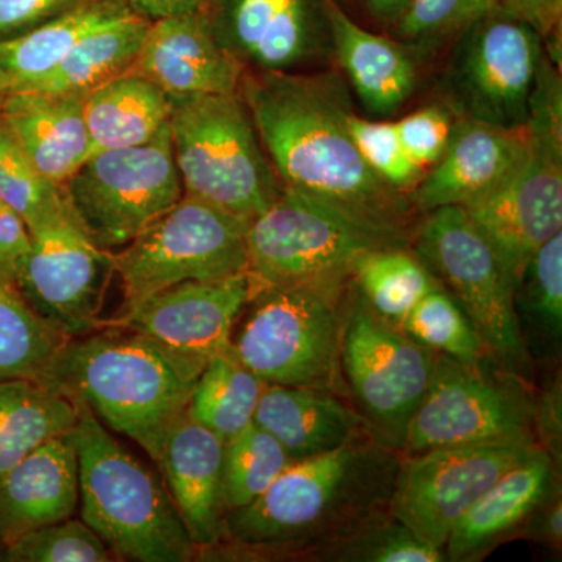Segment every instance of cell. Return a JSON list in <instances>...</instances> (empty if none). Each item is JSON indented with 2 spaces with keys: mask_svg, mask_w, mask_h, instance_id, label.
<instances>
[{
  "mask_svg": "<svg viewBox=\"0 0 562 562\" xmlns=\"http://www.w3.org/2000/svg\"><path fill=\"white\" fill-rule=\"evenodd\" d=\"M438 353L373 312L349 284L341 372L351 406L376 442L402 453L414 413L430 386Z\"/></svg>",
  "mask_w": 562,
  "mask_h": 562,
  "instance_id": "obj_10",
  "label": "cell"
},
{
  "mask_svg": "<svg viewBox=\"0 0 562 562\" xmlns=\"http://www.w3.org/2000/svg\"><path fill=\"white\" fill-rule=\"evenodd\" d=\"M333 44V60L368 113L390 117L412 98L417 70L414 54L391 36L358 24L339 0H325Z\"/></svg>",
  "mask_w": 562,
  "mask_h": 562,
  "instance_id": "obj_25",
  "label": "cell"
},
{
  "mask_svg": "<svg viewBox=\"0 0 562 562\" xmlns=\"http://www.w3.org/2000/svg\"><path fill=\"white\" fill-rule=\"evenodd\" d=\"M414 254L461 306L492 360L530 382L532 361L513 305V280L462 206L428 211Z\"/></svg>",
  "mask_w": 562,
  "mask_h": 562,
  "instance_id": "obj_9",
  "label": "cell"
},
{
  "mask_svg": "<svg viewBox=\"0 0 562 562\" xmlns=\"http://www.w3.org/2000/svg\"><path fill=\"white\" fill-rule=\"evenodd\" d=\"M250 297L247 272L214 281H188L151 295L105 325L131 328L177 353L209 361L231 347Z\"/></svg>",
  "mask_w": 562,
  "mask_h": 562,
  "instance_id": "obj_18",
  "label": "cell"
},
{
  "mask_svg": "<svg viewBox=\"0 0 562 562\" xmlns=\"http://www.w3.org/2000/svg\"><path fill=\"white\" fill-rule=\"evenodd\" d=\"M0 281H2V280H0Z\"/></svg>",
  "mask_w": 562,
  "mask_h": 562,
  "instance_id": "obj_52",
  "label": "cell"
},
{
  "mask_svg": "<svg viewBox=\"0 0 562 562\" xmlns=\"http://www.w3.org/2000/svg\"><path fill=\"white\" fill-rule=\"evenodd\" d=\"M398 327L422 346L464 364L490 357L471 321L441 283L403 317Z\"/></svg>",
  "mask_w": 562,
  "mask_h": 562,
  "instance_id": "obj_37",
  "label": "cell"
},
{
  "mask_svg": "<svg viewBox=\"0 0 562 562\" xmlns=\"http://www.w3.org/2000/svg\"><path fill=\"white\" fill-rule=\"evenodd\" d=\"M254 422L283 446L292 461L331 452L371 432L342 395L314 387L266 384Z\"/></svg>",
  "mask_w": 562,
  "mask_h": 562,
  "instance_id": "obj_26",
  "label": "cell"
},
{
  "mask_svg": "<svg viewBox=\"0 0 562 562\" xmlns=\"http://www.w3.org/2000/svg\"><path fill=\"white\" fill-rule=\"evenodd\" d=\"M169 128L184 195L250 222L281 188L239 91L169 95Z\"/></svg>",
  "mask_w": 562,
  "mask_h": 562,
  "instance_id": "obj_6",
  "label": "cell"
},
{
  "mask_svg": "<svg viewBox=\"0 0 562 562\" xmlns=\"http://www.w3.org/2000/svg\"><path fill=\"white\" fill-rule=\"evenodd\" d=\"M520 538L546 543L554 549L562 543V502L561 490L550 495L535 509L519 532Z\"/></svg>",
  "mask_w": 562,
  "mask_h": 562,
  "instance_id": "obj_47",
  "label": "cell"
},
{
  "mask_svg": "<svg viewBox=\"0 0 562 562\" xmlns=\"http://www.w3.org/2000/svg\"><path fill=\"white\" fill-rule=\"evenodd\" d=\"M513 305L531 361H557L562 349V232L539 247L513 288Z\"/></svg>",
  "mask_w": 562,
  "mask_h": 562,
  "instance_id": "obj_31",
  "label": "cell"
},
{
  "mask_svg": "<svg viewBox=\"0 0 562 562\" xmlns=\"http://www.w3.org/2000/svg\"><path fill=\"white\" fill-rule=\"evenodd\" d=\"M543 55L542 36L528 22L490 11L452 44L443 103L460 117L520 127Z\"/></svg>",
  "mask_w": 562,
  "mask_h": 562,
  "instance_id": "obj_14",
  "label": "cell"
},
{
  "mask_svg": "<svg viewBox=\"0 0 562 562\" xmlns=\"http://www.w3.org/2000/svg\"><path fill=\"white\" fill-rule=\"evenodd\" d=\"M528 143L512 172L462 206L514 283L539 247L562 232V80L543 55L530 99Z\"/></svg>",
  "mask_w": 562,
  "mask_h": 562,
  "instance_id": "obj_5",
  "label": "cell"
},
{
  "mask_svg": "<svg viewBox=\"0 0 562 562\" xmlns=\"http://www.w3.org/2000/svg\"><path fill=\"white\" fill-rule=\"evenodd\" d=\"M224 442L184 412L166 432L155 458L198 552L216 549L225 538Z\"/></svg>",
  "mask_w": 562,
  "mask_h": 562,
  "instance_id": "obj_20",
  "label": "cell"
},
{
  "mask_svg": "<svg viewBox=\"0 0 562 562\" xmlns=\"http://www.w3.org/2000/svg\"><path fill=\"white\" fill-rule=\"evenodd\" d=\"M402 457L368 436L294 461L257 501L227 513L222 543L301 560L351 525L390 509Z\"/></svg>",
  "mask_w": 562,
  "mask_h": 562,
  "instance_id": "obj_2",
  "label": "cell"
},
{
  "mask_svg": "<svg viewBox=\"0 0 562 562\" xmlns=\"http://www.w3.org/2000/svg\"><path fill=\"white\" fill-rule=\"evenodd\" d=\"M358 2H360L362 11L376 25L387 31L401 18L412 0H358Z\"/></svg>",
  "mask_w": 562,
  "mask_h": 562,
  "instance_id": "obj_49",
  "label": "cell"
},
{
  "mask_svg": "<svg viewBox=\"0 0 562 562\" xmlns=\"http://www.w3.org/2000/svg\"><path fill=\"white\" fill-rule=\"evenodd\" d=\"M2 95H5V91H3L2 79H0V98H2Z\"/></svg>",
  "mask_w": 562,
  "mask_h": 562,
  "instance_id": "obj_50",
  "label": "cell"
},
{
  "mask_svg": "<svg viewBox=\"0 0 562 562\" xmlns=\"http://www.w3.org/2000/svg\"><path fill=\"white\" fill-rule=\"evenodd\" d=\"M292 462L283 446L255 422L227 439L222 457V494L227 513L257 501Z\"/></svg>",
  "mask_w": 562,
  "mask_h": 562,
  "instance_id": "obj_36",
  "label": "cell"
},
{
  "mask_svg": "<svg viewBox=\"0 0 562 562\" xmlns=\"http://www.w3.org/2000/svg\"><path fill=\"white\" fill-rule=\"evenodd\" d=\"M349 131L362 160L375 176L394 190L409 195L425 171L406 154L395 122L366 120L353 113L349 120Z\"/></svg>",
  "mask_w": 562,
  "mask_h": 562,
  "instance_id": "obj_41",
  "label": "cell"
},
{
  "mask_svg": "<svg viewBox=\"0 0 562 562\" xmlns=\"http://www.w3.org/2000/svg\"><path fill=\"white\" fill-rule=\"evenodd\" d=\"M169 113L168 92L132 69L83 98L85 124L92 151L147 143L169 124Z\"/></svg>",
  "mask_w": 562,
  "mask_h": 562,
  "instance_id": "obj_27",
  "label": "cell"
},
{
  "mask_svg": "<svg viewBox=\"0 0 562 562\" xmlns=\"http://www.w3.org/2000/svg\"><path fill=\"white\" fill-rule=\"evenodd\" d=\"M0 203L16 211L29 231L60 213L66 205L61 188L44 179L0 125Z\"/></svg>",
  "mask_w": 562,
  "mask_h": 562,
  "instance_id": "obj_39",
  "label": "cell"
},
{
  "mask_svg": "<svg viewBox=\"0 0 562 562\" xmlns=\"http://www.w3.org/2000/svg\"><path fill=\"white\" fill-rule=\"evenodd\" d=\"M132 70L169 95L236 92L246 72L214 40L203 11L150 22Z\"/></svg>",
  "mask_w": 562,
  "mask_h": 562,
  "instance_id": "obj_21",
  "label": "cell"
},
{
  "mask_svg": "<svg viewBox=\"0 0 562 562\" xmlns=\"http://www.w3.org/2000/svg\"><path fill=\"white\" fill-rule=\"evenodd\" d=\"M247 225L183 195L124 249L114 251V271L124 292L121 313L177 284L247 272Z\"/></svg>",
  "mask_w": 562,
  "mask_h": 562,
  "instance_id": "obj_11",
  "label": "cell"
},
{
  "mask_svg": "<svg viewBox=\"0 0 562 562\" xmlns=\"http://www.w3.org/2000/svg\"><path fill=\"white\" fill-rule=\"evenodd\" d=\"M530 382L491 357L464 364L438 353L430 386L414 413L402 454L532 432Z\"/></svg>",
  "mask_w": 562,
  "mask_h": 562,
  "instance_id": "obj_13",
  "label": "cell"
},
{
  "mask_svg": "<svg viewBox=\"0 0 562 562\" xmlns=\"http://www.w3.org/2000/svg\"><path fill=\"white\" fill-rule=\"evenodd\" d=\"M350 281L373 312L395 325L439 284L408 246L366 251L355 262Z\"/></svg>",
  "mask_w": 562,
  "mask_h": 562,
  "instance_id": "obj_33",
  "label": "cell"
},
{
  "mask_svg": "<svg viewBox=\"0 0 562 562\" xmlns=\"http://www.w3.org/2000/svg\"><path fill=\"white\" fill-rule=\"evenodd\" d=\"M347 291L305 284L250 288L243 324L232 335L233 353L266 384L346 395L341 336Z\"/></svg>",
  "mask_w": 562,
  "mask_h": 562,
  "instance_id": "obj_7",
  "label": "cell"
},
{
  "mask_svg": "<svg viewBox=\"0 0 562 562\" xmlns=\"http://www.w3.org/2000/svg\"><path fill=\"white\" fill-rule=\"evenodd\" d=\"M31 247L27 224L16 211L0 203V280L3 283L16 288L18 276Z\"/></svg>",
  "mask_w": 562,
  "mask_h": 562,
  "instance_id": "obj_46",
  "label": "cell"
},
{
  "mask_svg": "<svg viewBox=\"0 0 562 562\" xmlns=\"http://www.w3.org/2000/svg\"><path fill=\"white\" fill-rule=\"evenodd\" d=\"M79 506V464L68 435L41 443L0 479V542L69 519Z\"/></svg>",
  "mask_w": 562,
  "mask_h": 562,
  "instance_id": "obj_24",
  "label": "cell"
},
{
  "mask_svg": "<svg viewBox=\"0 0 562 562\" xmlns=\"http://www.w3.org/2000/svg\"><path fill=\"white\" fill-rule=\"evenodd\" d=\"M70 338L0 281V380H41Z\"/></svg>",
  "mask_w": 562,
  "mask_h": 562,
  "instance_id": "obj_35",
  "label": "cell"
},
{
  "mask_svg": "<svg viewBox=\"0 0 562 562\" xmlns=\"http://www.w3.org/2000/svg\"><path fill=\"white\" fill-rule=\"evenodd\" d=\"M527 143L525 124L501 127L458 116L449 147L409 192V201L419 214L469 205L512 172Z\"/></svg>",
  "mask_w": 562,
  "mask_h": 562,
  "instance_id": "obj_19",
  "label": "cell"
},
{
  "mask_svg": "<svg viewBox=\"0 0 562 562\" xmlns=\"http://www.w3.org/2000/svg\"><path fill=\"white\" fill-rule=\"evenodd\" d=\"M85 95L18 91L3 95L0 125L44 177L61 188L91 155Z\"/></svg>",
  "mask_w": 562,
  "mask_h": 562,
  "instance_id": "obj_23",
  "label": "cell"
},
{
  "mask_svg": "<svg viewBox=\"0 0 562 562\" xmlns=\"http://www.w3.org/2000/svg\"><path fill=\"white\" fill-rule=\"evenodd\" d=\"M68 432L79 464L81 520L110 552L139 562H188L192 543L160 480L83 405Z\"/></svg>",
  "mask_w": 562,
  "mask_h": 562,
  "instance_id": "obj_4",
  "label": "cell"
},
{
  "mask_svg": "<svg viewBox=\"0 0 562 562\" xmlns=\"http://www.w3.org/2000/svg\"><path fill=\"white\" fill-rule=\"evenodd\" d=\"M205 364L143 333L105 325L70 338L40 382L90 409L103 427L132 439L155 461Z\"/></svg>",
  "mask_w": 562,
  "mask_h": 562,
  "instance_id": "obj_3",
  "label": "cell"
},
{
  "mask_svg": "<svg viewBox=\"0 0 562 562\" xmlns=\"http://www.w3.org/2000/svg\"><path fill=\"white\" fill-rule=\"evenodd\" d=\"M61 192L95 246L124 249L184 195L169 124L140 146L92 151Z\"/></svg>",
  "mask_w": 562,
  "mask_h": 562,
  "instance_id": "obj_12",
  "label": "cell"
},
{
  "mask_svg": "<svg viewBox=\"0 0 562 562\" xmlns=\"http://www.w3.org/2000/svg\"><path fill=\"white\" fill-rule=\"evenodd\" d=\"M149 25V21L132 13L95 29L81 38L46 76L22 91L88 94L133 68Z\"/></svg>",
  "mask_w": 562,
  "mask_h": 562,
  "instance_id": "obj_29",
  "label": "cell"
},
{
  "mask_svg": "<svg viewBox=\"0 0 562 562\" xmlns=\"http://www.w3.org/2000/svg\"><path fill=\"white\" fill-rule=\"evenodd\" d=\"M133 13L143 20L155 22L166 18L201 13L206 0H125Z\"/></svg>",
  "mask_w": 562,
  "mask_h": 562,
  "instance_id": "obj_48",
  "label": "cell"
},
{
  "mask_svg": "<svg viewBox=\"0 0 562 562\" xmlns=\"http://www.w3.org/2000/svg\"><path fill=\"white\" fill-rule=\"evenodd\" d=\"M238 91L283 190L413 238L419 213L362 160L349 131L353 99L338 70L244 72Z\"/></svg>",
  "mask_w": 562,
  "mask_h": 562,
  "instance_id": "obj_1",
  "label": "cell"
},
{
  "mask_svg": "<svg viewBox=\"0 0 562 562\" xmlns=\"http://www.w3.org/2000/svg\"><path fill=\"white\" fill-rule=\"evenodd\" d=\"M265 387L260 376L246 368L228 347L206 361L187 412L227 441L254 424Z\"/></svg>",
  "mask_w": 562,
  "mask_h": 562,
  "instance_id": "obj_32",
  "label": "cell"
},
{
  "mask_svg": "<svg viewBox=\"0 0 562 562\" xmlns=\"http://www.w3.org/2000/svg\"><path fill=\"white\" fill-rule=\"evenodd\" d=\"M490 11L491 0H412L387 33L413 54L428 55L452 46Z\"/></svg>",
  "mask_w": 562,
  "mask_h": 562,
  "instance_id": "obj_38",
  "label": "cell"
},
{
  "mask_svg": "<svg viewBox=\"0 0 562 562\" xmlns=\"http://www.w3.org/2000/svg\"><path fill=\"white\" fill-rule=\"evenodd\" d=\"M32 247L16 288L29 306L68 338L105 327L103 299L116 276L114 258L88 238L66 202L32 228Z\"/></svg>",
  "mask_w": 562,
  "mask_h": 562,
  "instance_id": "obj_16",
  "label": "cell"
},
{
  "mask_svg": "<svg viewBox=\"0 0 562 562\" xmlns=\"http://www.w3.org/2000/svg\"><path fill=\"white\" fill-rule=\"evenodd\" d=\"M125 0H80L35 31L0 43L3 91H22L46 76L88 33L132 14Z\"/></svg>",
  "mask_w": 562,
  "mask_h": 562,
  "instance_id": "obj_28",
  "label": "cell"
},
{
  "mask_svg": "<svg viewBox=\"0 0 562 562\" xmlns=\"http://www.w3.org/2000/svg\"><path fill=\"white\" fill-rule=\"evenodd\" d=\"M77 2L80 0H0V43L35 31Z\"/></svg>",
  "mask_w": 562,
  "mask_h": 562,
  "instance_id": "obj_44",
  "label": "cell"
},
{
  "mask_svg": "<svg viewBox=\"0 0 562 562\" xmlns=\"http://www.w3.org/2000/svg\"><path fill=\"white\" fill-rule=\"evenodd\" d=\"M539 449L535 435L403 454L390 513L443 550L450 532L492 484Z\"/></svg>",
  "mask_w": 562,
  "mask_h": 562,
  "instance_id": "obj_15",
  "label": "cell"
},
{
  "mask_svg": "<svg viewBox=\"0 0 562 562\" xmlns=\"http://www.w3.org/2000/svg\"><path fill=\"white\" fill-rule=\"evenodd\" d=\"M458 116L447 103H431L395 121L398 138L409 158L427 171L449 147Z\"/></svg>",
  "mask_w": 562,
  "mask_h": 562,
  "instance_id": "obj_42",
  "label": "cell"
},
{
  "mask_svg": "<svg viewBox=\"0 0 562 562\" xmlns=\"http://www.w3.org/2000/svg\"><path fill=\"white\" fill-rule=\"evenodd\" d=\"M77 406L40 380H0V479L41 443L68 435Z\"/></svg>",
  "mask_w": 562,
  "mask_h": 562,
  "instance_id": "obj_30",
  "label": "cell"
},
{
  "mask_svg": "<svg viewBox=\"0 0 562 562\" xmlns=\"http://www.w3.org/2000/svg\"><path fill=\"white\" fill-rule=\"evenodd\" d=\"M7 560L16 562H109L113 553L83 520H60L7 543Z\"/></svg>",
  "mask_w": 562,
  "mask_h": 562,
  "instance_id": "obj_40",
  "label": "cell"
},
{
  "mask_svg": "<svg viewBox=\"0 0 562 562\" xmlns=\"http://www.w3.org/2000/svg\"><path fill=\"white\" fill-rule=\"evenodd\" d=\"M202 11L246 72H305L333 60L325 0H206Z\"/></svg>",
  "mask_w": 562,
  "mask_h": 562,
  "instance_id": "obj_17",
  "label": "cell"
},
{
  "mask_svg": "<svg viewBox=\"0 0 562 562\" xmlns=\"http://www.w3.org/2000/svg\"><path fill=\"white\" fill-rule=\"evenodd\" d=\"M532 432H535L538 446L561 469L562 391L560 375L539 394V397H535Z\"/></svg>",
  "mask_w": 562,
  "mask_h": 562,
  "instance_id": "obj_45",
  "label": "cell"
},
{
  "mask_svg": "<svg viewBox=\"0 0 562 562\" xmlns=\"http://www.w3.org/2000/svg\"><path fill=\"white\" fill-rule=\"evenodd\" d=\"M492 11L528 22L542 36L547 55L561 65L562 0H491Z\"/></svg>",
  "mask_w": 562,
  "mask_h": 562,
  "instance_id": "obj_43",
  "label": "cell"
},
{
  "mask_svg": "<svg viewBox=\"0 0 562 562\" xmlns=\"http://www.w3.org/2000/svg\"><path fill=\"white\" fill-rule=\"evenodd\" d=\"M316 562H446L443 550L419 538L392 516L372 514L301 558Z\"/></svg>",
  "mask_w": 562,
  "mask_h": 562,
  "instance_id": "obj_34",
  "label": "cell"
},
{
  "mask_svg": "<svg viewBox=\"0 0 562 562\" xmlns=\"http://www.w3.org/2000/svg\"><path fill=\"white\" fill-rule=\"evenodd\" d=\"M2 98H3V95H2ZM2 98H0V102H2Z\"/></svg>",
  "mask_w": 562,
  "mask_h": 562,
  "instance_id": "obj_51",
  "label": "cell"
},
{
  "mask_svg": "<svg viewBox=\"0 0 562 562\" xmlns=\"http://www.w3.org/2000/svg\"><path fill=\"white\" fill-rule=\"evenodd\" d=\"M560 471L539 447L503 473L454 525L443 546L447 561L482 560L498 543L519 536L530 514L561 490Z\"/></svg>",
  "mask_w": 562,
  "mask_h": 562,
  "instance_id": "obj_22",
  "label": "cell"
},
{
  "mask_svg": "<svg viewBox=\"0 0 562 562\" xmlns=\"http://www.w3.org/2000/svg\"><path fill=\"white\" fill-rule=\"evenodd\" d=\"M246 241L250 288L305 284L344 290L362 254L409 246L412 238L373 227L310 195L283 190L249 222Z\"/></svg>",
  "mask_w": 562,
  "mask_h": 562,
  "instance_id": "obj_8",
  "label": "cell"
}]
</instances>
